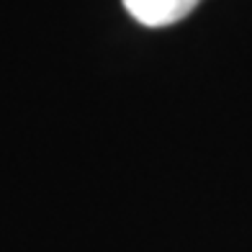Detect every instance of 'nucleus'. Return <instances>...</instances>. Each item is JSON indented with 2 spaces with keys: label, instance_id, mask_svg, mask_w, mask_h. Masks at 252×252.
Returning <instances> with one entry per match:
<instances>
[{
  "label": "nucleus",
  "instance_id": "obj_1",
  "mask_svg": "<svg viewBox=\"0 0 252 252\" xmlns=\"http://www.w3.org/2000/svg\"><path fill=\"white\" fill-rule=\"evenodd\" d=\"M201 0H124V8L142 26L159 29L178 24L198 8Z\"/></svg>",
  "mask_w": 252,
  "mask_h": 252
}]
</instances>
